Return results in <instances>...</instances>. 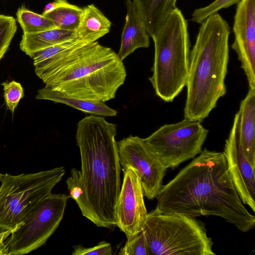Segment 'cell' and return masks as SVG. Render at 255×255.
Segmentation results:
<instances>
[{
  "instance_id": "e0dca14e",
  "label": "cell",
  "mask_w": 255,
  "mask_h": 255,
  "mask_svg": "<svg viewBox=\"0 0 255 255\" xmlns=\"http://www.w3.org/2000/svg\"><path fill=\"white\" fill-rule=\"evenodd\" d=\"M112 23L94 4L83 7V13L76 30L77 39L84 42L97 41L110 32Z\"/></svg>"
},
{
  "instance_id": "f1b7e54d",
  "label": "cell",
  "mask_w": 255,
  "mask_h": 255,
  "mask_svg": "<svg viewBox=\"0 0 255 255\" xmlns=\"http://www.w3.org/2000/svg\"><path fill=\"white\" fill-rule=\"evenodd\" d=\"M19 225L12 229L5 231L0 232V255H8V249L5 243V241L11 235V234L18 228Z\"/></svg>"
},
{
  "instance_id": "2e32d148",
  "label": "cell",
  "mask_w": 255,
  "mask_h": 255,
  "mask_svg": "<svg viewBox=\"0 0 255 255\" xmlns=\"http://www.w3.org/2000/svg\"><path fill=\"white\" fill-rule=\"evenodd\" d=\"M36 99L62 103L92 115L114 117L118 113L117 111L108 107L104 102L69 96L47 86L38 91Z\"/></svg>"
},
{
  "instance_id": "d4e9b609",
  "label": "cell",
  "mask_w": 255,
  "mask_h": 255,
  "mask_svg": "<svg viewBox=\"0 0 255 255\" xmlns=\"http://www.w3.org/2000/svg\"><path fill=\"white\" fill-rule=\"evenodd\" d=\"M122 255H149V251L143 229L127 241L121 250Z\"/></svg>"
},
{
  "instance_id": "4316f807",
  "label": "cell",
  "mask_w": 255,
  "mask_h": 255,
  "mask_svg": "<svg viewBox=\"0 0 255 255\" xmlns=\"http://www.w3.org/2000/svg\"><path fill=\"white\" fill-rule=\"evenodd\" d=\"M4 91L3 97L7 108L13 113L20 100L24 97L21 84L14 80L1 84Z\"/></svg>"
},
{
  "instance_id": "4fadbf2b",
  "label": "cell",
  "mask_w": 255,
  "mask_h": 255,
  "mask_svg": "<svg viewBox=\"0 0 255 255\" xmlns=\"http://www.w3.org/2000/svg\"><path fill=\"white\" fill-rule=\"evenodd\" d=\"M236 52L248 82L255 89V0H241L238 3L233 25Z\"/></svg>"
},
{
  "instance_id": "603a6c76",
  "label": "cell",
  "mask_w": 255,
  "mask_h": 255,
  "mask_svg": "<svg viewBox=\"0 0 255 255\" xmlns=\"http://www.w3.org/2000/svg\"><path fill=\"white\" fill-rule=\"evenodd\" d=\"M84 43L87 42L78 39L69 40L38 51L31 57L33 64L50 61Z\"/></svg>"
},
{
  "instance_id": "7402d4cb",
  "label": "cell",
  "mask_w": 255,
  "mask_h": 255,
  "mask_svg": "<svg viewBox=\"0 0 255 255\" xmlns=\"http://www.w3.org/2000/svg\"><path fill=\"white\" fill-rule=\"evenodd\" d=\"M66 183L69 192L68 196L76 201L82 215L89 220L90 210L81 171L74 168H72L71 175L67 178Z\"/></svg>"
},
{
  "instance_id": "9a60e30c",
  "label": "cell",
  "mask_w": 255,
  "mask_h": 255,
  "mask_svg": "<svg viewBox=\"0 0 255 255\" xmlns=\"http://www.w3.org/2000/svg\"><path fill=\"white\" fill-rule=\"evenodd\" d=\"M238 112L241 146L249 161L255 167V89L249 88L241 102Z\"/></svg>"
},
{
  "instance_id": "83f0119b",
  "label": "cell",
  "mask_w": 255,
  "mask_h": 255,
  "mask_svg": "<svg viewBox=\"0 0 255 255\" xmlns=\"http://www.w3.org/2000/svg\"><path fill=\"white\" fill-rule=\"evenodd\" d=\"M73 255H111L113 254L111 245L105 241L100 242L92 248H86L79 245L73 246Z\"/></svg>"
},
{
  "instance_id": "30bf717a",
  "label": "cell",
  "mask_w": 255,
  "mask_h": 255,
  "mask_svg": "<svg viewBox=\"0 0 255 255\" xmlns=\"http://www.w3.org/2000/svg\"><path fill=\"white\" fill-rule=\"evenodd\" d=\"M117 144L122 169L127 166L134 169L140 178L144 196L149 200L157 198L163 186L166 169L151 151L143 138L130 135Z\"/></svg>"
},
{
  "instance_id": "5bb4252c",
  "label": "cell",
  "mask_w": 255,
  "mask_h": 255,
  "mask_svg": "<svg viewBox=\"0 0 255 255\" xmlns=\"http://www.w3.org/2000/svg\"><path fill=\"white\" fill-rule=\"evenodd\" d=\"M127 15L123 27L119 57L122 60L139 48L149 46V35L132 0H126Z\"/></svg>"
},
{
  "instance_id": "277c9868",
  "label": "cell",
  "mask_w": 255,
  "mask_h": 255,
  "mask_svg": "<svg viewBox=\"0 0 255 255\" xmlns=\"http://www.w3.org/2000/svg\"><path fill=\"white\" fill-rule=\"evenodd\" d=\"M190 52L185 119L202 122L227 92L230 26L218 13L200 23Z\"/></svg>"
},
{
  "instance_id": "d6986e66",
  "label": "cell",
  "mask_w": 255,
  "mask_h": 255,
  "mask_svg": "<svg viewBox=\"0 0 255 255\" xmlns=\"http://www.w3.org/2000/svg\"><path fill=\"white\" fill-rule=\"evenodd\" d=\"M73 39H77L75 31L56 27L36 33H23L19 47L26 55L32 57L38 51Z\"/></svg>"
},
{
  "instance_id": "8fae6325",
  "label": "cell",
  "mask_w": 255,
  "mask_h": 255,
  "mask_svg": "<svg viewBox=\"0 0 255 255\" xmlns=\"http://www.w3.org/2000/svg\"><path fill=\"white\" fill-rule=\"evenodd\" d=\"M122 169L124 178L117 203L116 225L128 239L142 229L148 213L137 173L129 166Z\"/></svg>"
},
{
  "instance_id": "52a82bcc",
  "label": "cell",
  "mask_w": 255,
  "mask_h": 255,
  "mask_svg": "<svg viewBox=\"0 0 255 255\" xmlns=\"http://www.w3.org/2000/svg\"><path fill=\"white\" fill-rule=\"evenodd\" d=\"M65 173L63 167L36 173L2 174L0 186V232L17 227Z\"/></svg>"
},
{
  "instance_id": "ba28073f",
  "label": "cell",
  "mask_w": 255,
  "mask_h": 255,
  "mask_svg": "<svg viewBox=\"0 0 255 255\" xmlns=\"http://www.w3.org/2000/svg\"><path fill=\"white\" fill-rule=\"evenodd\" d=\"M208 132L201 122L184 118L162 126L143 139L165 169H174L200 153Z\"/></svg>"
},
{
  "instance_id": "cb8c5ba5",
  "label": "cell",
  "mask_w": 255,
  "mask_h": 255,
  "mask_svg": "<svg viewBox=\"0 0 255 255\" xmlns=\"http://www.w3.org/2000/svg\"><path fill=\"white\" fill-rule=\"evenodd\" d=\"M15 19L0 14V60L4 55L16 31Z\"/></svg>"
},
{
  "instance_id": "7c38bea8",
  "label": "cell",
  "mask_w": 255,
  "mask_h": 255,
  "mask_svg": "<svg viewBox=\"0 0 255 255\" xmlns=\"http://www.w3.org/2000/svg\"><path fill=\"white\" fill-rule=\"evenodd\" d=\"M239 114L234 118L223 152L228 172L238 195L244 204L255 211V168L245 155L239 136Z\"/></svg>"
},
{
  "instance_id": "7a4b0ae2",
  "label": "cell",
  "mask_w": 255,
  "mask_h": 255,
  "mask_svg": "<svg viewBox=\"0 0 255 255\" xmlns=\"http://www.w3.org/2000/svg\"><path fill=\"white\" fill-rule=\"evenodd\" d=\"M116 133L117 125L101 116L91 115L77 124L76 139L80 152L89 220L99 227L111 228L117 224L121 166Z\"/></svg>"
},
{
  "instance_id": "ac0fdd59",
  "label": "cell",
  "mask_w": 255,
  "mask_h": 255,
  "mask_svg": "<svg viewBox=\"0 0 255 255\" xmlns=\"http://www.w3.org/2000/svg\"><path fill=\"white\" fill-rule=\"evenodd\" d=\"M149 36L162 26L176 8L177 0H132Z\"/></svg>"
},
{
  "instance_id": "f546056e",
  "label": "cell",
  "mask_w": 255,
  "mask_h": 255,
  "mask_svg": "<svg viewBox=\"0 0 255 255\" xmlns=\"http://www.w3.org/2000/svg\"><path fill=\"white\" fill-rule=\"evenodd\" d=\"M2 175V174L0 173V179H1Z\"/></svg>"
},
{
  "instance_id": "44dd1931",
  "label": "cell",
  "mask_w": 255,
  "mask_h": 255,
  "mask_svg": "<svg viewBox=\"0 0 255 255\" xmlns=\"http://www.w3.org/2000/svg\"><path fill=\"white\" fill-rule=\"evenodd\" d=\"M16 14L24 34L36 33L56 27L48 18L27 9L23 5L18 9Z\"/></svg>"
},
{
  "instance_id": "484cf974",
  "label": "cell",
  "mask_w": 255,
  "mask_h": 255,
  "mask_svg": "<svg viewBox=\"0 0 255 255\" xmlns=\"http://www.w3.org/2000/svg\"><path fill=\"white\" fill-rule=\"evenodd\" d=\"M241 0H215L208 5L195 9L192 14L191 20L201 23L209 16L218 13L223 8H227L235 3H238Z\"/></svg>"
},
{
  "instance_id": "6da1fadb",
  "label": "cell",
  "mask_w": 255,
  "mask_h": 255,
  "mask_svg": "<svg viewBox=\"0 0 255 255\" xmlns=\"http://www.w3.org/2000/svg\"><path fill=\"white\" fill-rule=\"evenodd\" d=\"M157 199L156 208L162 213L218 216L243 232L255 225V217L240 198L222 152L201 151L162 186Z\"/></svg>"
},
{
  "instance_id": "8992f818",
  "label": "cell",
  "mask_w": 255,
  "mask_h": 255,
  "mask_svg": "<svg viewBox=\"0 0 255 255\" xmlns=\"http://www.w3.org/2000/svg\"><path fill=\"white\" fill-rule=\"evenodd\" d=\"M142 229L150 255H215L204 225L195 218L164 214L155 208L147 214Z\"/></svg>"
},
{
  "instance_id": "5b68a950",
  "label": "cell",
  "mask_w": 255,
  "mask_h": 255,
  "mask_svg": "<svg viewBox=\"0 0 255 255\" xmlns=\"http://www.w3.org/2000/svg\"><path fill=\"white\" fill-rule=\"evenodd\" d=\"M188 23L176 8L151 36L154 57L149 78L156 95L172 102L186 86L190 63V43Z\"/></svg>"
},
{
  "instance_id": "3957f363",
  "label": "cell",
  "mask_w": 255,
  "mask_h": 255,
  "mask_svg": "<svg viewBox=\"0 0 255 255\" xmlns=\"http://www.w3.org/2000/svg\"><path fill=\"white\" fill-rule=\"evenodd\" d=\"M36 75L45 86L67 96L105 102L115 98L127 73L118 54L95 41L56 57Z\"/></svg>"
},
{
  "instance_id": "9c48e42d",
  "label": "cell",
  "mask_w": 255,
  "mask_h": 255,
  "mask_svg": "<svg viewBox=\"0 0 255 255\" xmlns=\"http://www.w3.org/2000/svg\"><path fill=\"white\" fill-rule=\"evenodd\" d=\"M69 198L51 193L41 200L5 241L8 255L26 254L45 244L62 221Z\"/></svg>"
},
{
  "instance_id": "ffe728a7",
  "label": "cell",
  "mask_w": 255,
  "mask_h": 255,
  "mask_svg": "<svg viewBox=\"0 0 255 255\" xmlns=\"http://www.w3.org/2000/svg\"><path fill=\"white\" fill-rule=\"evenodd\" d=\"M54 1L55 8L42 14L51 20L57 28L76 31L83 13V8L71 4L67 0Z\"/></svg>"
}]
</instances>
